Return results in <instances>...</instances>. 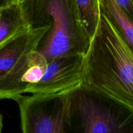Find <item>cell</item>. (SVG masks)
I'll use <instances>...</instances> for the list:
<instances>
[{"label":"cell","instance_id":"6da1fadb","mask_svg":"<svg viewBox=\"0 0 133 133\" xmlns=\"http://www.w3.org/2000/svg\"><path fill=\"white\" fill-rule=\"evenodd\" d=\"M84 55L82 87L133 110V51L103 12Z\"/></svg>","mask_w":133,"mask_h":133},{"label":"cell","instance_id":"7a4b0ae2","mask_svg":"<svg viewBox=\"0 0 133 133\" xmlns=\"http://www.w3.org/2000/svg\"><path fill=\"white\" fill-rule=\"evenodd\" d=\"M31 28L50 26L38 50L48 61L65 55H85L91 38L76 0H18Z\"/></svg>","mask_w":133,"mask_h":133},{"label":"cell","instance_id":"3957f363","mask_svg":"<svg viewBox=\"0 0 133 133\" xmlns=\"http://www.w3.org/2000/svg\"><path fill=\"white\" fill-rule=\"evenodd\" d=\"M71 132L133 133V110L81 87L70 93Z\"/></svg>","mask_w":133,"mask_h":133},{"label":"cell","instance_id":"277c9868","mask_svg":"<svg viewBox=\"0 0 133 133\" xmlns=\"http://www.w3.org/2000/svg\"><path fill=\"white\" fill-rule=\"evenodd\" d=\"M23 133H70V93L31 94L14 99Z\"/></svg>","mask_w":133,"mask_h":133},{"label":"cell","instance_id":"5b68a950","mask_svg":"<svg viewBox=\"0 0 133 133\" xmlns=\"http://www.w3.org/2000/svg\"><path fill=\"white\" fill-rule=\"evenodd\" d=\"M84 55H65L48 62L42 77L27 91L31 94H66L81 87Z\"/></svg>","mask_w":133,"mask_h":133},{"label":"cell","instance_id":"8992f818","mask_svg":"<svg viewBox=\"0 0 133 133\" xmlns=\"http://www.w3.org/2000/svg\"><path fill=\"white\" fill-rule=\"evenodd\" d=\"M48 58L38 49L26 53L0 79V99L14 100L27 94L41 79L48 65Z\"/></svg>","mask_w":133,"mask_h":133},{"label":"cell","instance_id":"52a82bcc","mask_svg":"<svg viewBox=\"0 0 133 133\" xmlns=\"http://www.w3.org/2000/svg\"><path fill=\"white\" fill-rule=\"evenodd\" d=\"M50 26L29 28L0 44V79L5 76L26 53L38 49Z\"/></svg>","mask_w":133,"mask_h":133},{"label":"cell","instance_id":"ba28073f","mask_svg":"<svg viewBox=\"0 0 133 133\" xmlns=\"http://www.w3.org/2000/svg\"><path fill=\"white\" fill-rule=\"evenodd\" d=\"M29 28L18 0L0 9V44Z\"/></svg>","mask_w":133,"mask_h":133},{"label":"cell","instance_id":"9c48e42d","mask_svg":"<svg viewBox=\"0 0 133 133\" xmlns=\"http://www.w3.org/2000/svg\"><path fill=\"white\" fill-rule=\"evenodd\" d=\"M100 10L120 32L133 51V22L126 15L116 0H99Z\"/></svg>","mask_w":133,"mask_h":133},{"label":"cell","instance_id":"30bf717a","mask_svg":"<svg viewBox=\"0 0 133 133\" xmlns=\"http://www.w3.org/2000/svg\"><path fill=\"white\" fill-rule=\"evenodd\" d=\"M76 2L83 24L92 39L99 22L101 12L99 0H76Z\"/></svg>","mask_w":133,"mask_h":133},{"label":"cell","instance_id":"8fae6325","mask_svg":"<svg viewBox=\"0 0 133 133\" xmlns=\"http://www.w3.org/2000/svg\"><path fill=\"white\" fill-rule=\"evenodd\" d=\"M13 0H0V9L9 5Z\"/></svg>","mask_w":133,"mask_h":133},{"label":"cell","instance_id":"7c38bea8","mask_svg":"<svg viewBox=\"0 0 133 133\" xmlns=\"http://www.w3.org/2000/svg\"><path fill=\"white\" fill-rule=\"evenodd\" d=\"M3 129V116L0 114V132H1Z\"/></svg>","mask_w":133,"mask_h":133},{"label":"cell","instance_id":"4fadbf2b","mask_svg":"<svg viewBox=\"0 0 133 133\" xmlns=\"http://www.w3.org/2000/svg\"><path fill=\"white\" fill-rule=\"evenodd\" d=\"M132 1H133V0H132Z\"/></svg>","mask_w":133,"mask_h":133}]
</instances>
